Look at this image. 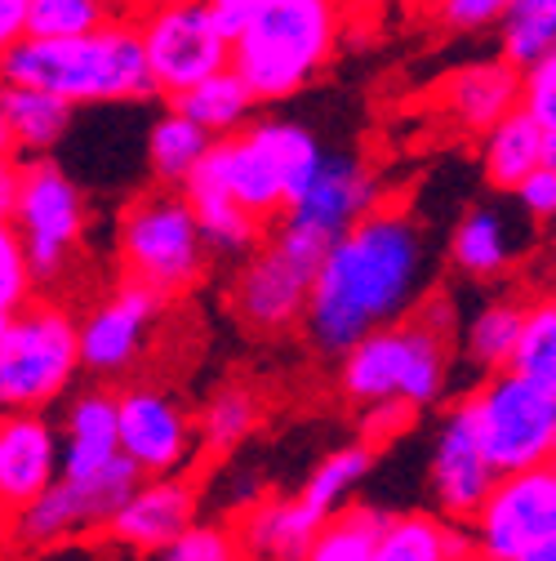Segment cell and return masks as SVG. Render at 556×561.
<instances>
[{
    "label": "cell",
    "instance_id": "cell-1",
    "mask_svg": "<svg viewBox=\"0 0 556 561\" xmlns=\"http://www.w3.org/2000/svg\"><path fill=\"white\" fill-rule=\"evenodd\" d=\"M424 276L428 241L419 219L405 205L379 201L321 254L299 325L321 357H343L370 330L409 317L424 299Z\"/></svg>",
    "mask_w": 556,
    "mask_h": 561
},
{
    "label": "cell",
    "instance_id": "cell-2",
    "mask_svg": "<svg viewBox=\"0 0 556 561\" xmlns=\"http://www.w3.org/2000/svg\"><path fill=\"white\" fill-rule=\"evenodd\" d=\"M0 81L40 85L72 107L134 103L157 94L138 27L120 14L81 36H23L0 62Z\"/></svg>",
    "mask_w": 556,
    "mask_h": 561
},
{
    "label": "cell",
    "instance_id": "cell-3",
    "mask_svg": "<svg viewBox=\"0 0 556 561\" xmlns=\"http://www.w3.org/2000/svg\"><path fill=\"white\" fill-rule=\"evenodd\" d=\"M450 343H454V308L450 299L414 304L409 317L370 330L338 357V388L352 405L366 401H409L424 410L441 401L450 375Z\"/></svg>",
    "mask_w": 556,
    "mask_h": 561
},
{
    "label": "cell",
    "instance_id": "cell-4",
    "mask_svg": "<svg viewBox=\"0 0 556 561\" xmlns=\"http://www.w3.org/2000/svg\"><path fill=\"white\" fill-rule=\"evenodd\" d=\"M343 0H254V14L232 41V67L258 103L308 90L338 49Z\"/></svg>",
    "mask_w": 556,
    "mask_h": 561
},
{
    "label": "cell",
    "instance_id": "cell-5",
    "mask_svg": "<svg viewBox=\"0 0 556 561\" xmlns=\"http://www.w3.org/2000/svg\"><path fill=\"white\" fill-rule=\"evenodd\" d=\"M321 157L325 152L312 129L294 121H254L215 138V148L196 170H205L241 209L267 224L308 187Z\"/></svg>",
    "mask_w": 556,
    "mask_h": 561
},
{
    "label": "cell",
    "instance_id": "cell-6",
    "mask_svg": "<svg viewBox=\"0 0 556 561\" xmlns=\"http://www.w3.org/2000/svg\"><path fill=\"white\" fill-rule=\"evenodd\" d=\"M81 370V330L62 304L27 299L0 330V414L49 410Z\"/></svg>",
    "mask_w": 556,
    "mask_h": 561
},
{
    "label": "cell",
    "instance_id": "cell-7",
    "mask_svg": "<svg viewBox=\"0 0 556 561\" xmlns=\"http://www.w3.org/2000/svg\"><path fill=\"white\" fill-rule=\"evenodd\" d=\"M472 419L480 450L499 472L556 459V392L521 370H490L480 388L459 401Z\"/></svg>",
    "mask_w": 556,
    "mask_h": 561
},
{
    "label": "cell",
    "instance_id": "cell-8",
    "mask_svg": "<svg viewBox=\"0 0 556 561\" xmlns=\"http://www.w3.org/2000/svg\"><path fill=\"white\" fill-rule=\"evenodd\" d=\"M116 254H120L125 276L148 280L152 290H161L170 299V295L192 290L205 276V254H210V245H205V237L196 228L187 196L148 192L120 215Z\"/></svg>",
    "mask_w": 556,
    "mask_h": 561
},
{
    "label": "cell",
    "instance_id": "cell-9",
    "mask_svg": "<svg viewBox=\"0 0 556 561\" xmlns=\"http://www.w3.org/2000/svg\"><path fill=\"white\" fill-rule=\"evenodd\" d=\"M138 472L125 455H112L103 468L94 472H58V481L32 504H23L19 513L0 517V530H5V543L10 548H58L67 539H81V535H94V530H107L112 513L125 504V495L138 485Z\"/></svg>",
    "mask_w": 556,
    "mask_h": 561
},
{
    "label": "cell",
    "instance_id": "cell-10",
    "mask_svg": "<svg viewBox=\"0 0 556 561\" xmlns=\"http://www.w3.org/2000/svg\"><path fill=\"white\" fill-rule=\"evenodd\" d=\"M379 201L383 187L357 157H321L308 187L276 215L281 224H276L271 241L303 259L308 267H316L321 254L334 245V237H343Z\"/></svg>",
    "mask_w": 556,
    "mask_h": 561
},
{
    "label": "cell",
    "instance_id": "cell-11",
    "mask_svg": "<svg viewBox=\"0 0 556 561\" xmlns=\"http://www.w3.org/2000/svg\"><path fill=\"white\" fill-rule=\"evenodd\" d=\"M10 224L19 228V241H23V254H27L36 286H49V280H58L62 267L72 263V254L85 237L81 187L67 179L49 157H36V161L19 165Z\"/></svg>",
    "mask_w": 556,
    "mask_h": 561
},
{
    "label": "cell",
    "instance_id": "cell-12",
    "mask_svg": "<svg viewBox=\"0 0 556 561\" xmlns=\"http://www.w3.org/2000/svg\"><path fill=\"white\" fill-rule=\"evenodd\" d=\"M157 94L174 99L187 85L232 62V41L215 27L205 0H152L134 19Z\"/></svg>",
    "mask_w": 556,
    "mask_h": 561
},
{
    "label": "cell",
    "instance_id": "cell-13",
    "mask_svg": "<svg viewBox=\"0 0 556 561\" xmlns=\"http://www.w3.org/2000/svg\"><path fill=\"white\" fill-rule=\"evenodd\" d=\"M472 539L480 557L495 561H538L547 539H556V472L552 463L499 472L490 495L472 513Z\"/></svg>",
    "mask_w": 556,
    "mask_h": 561
},
{
    "label": "cell",
    "instance_id": "cell-14",
    "mask_svg": "<svg viewBox=\"0 0 556 561\" xmlns=\"http://www.w3.org/2000/svg\"><path fill=\"white\" fill-rule=\"evenodd\" d=\"M161 312H165V295L152 290L148 280L125 276L99 308H90L77 321V330H81V370H90L99 379L129 375L138 366V357H143L148 334L161 321Z\"/></svg>",
    "mask_w": 556,
    "mask_h": 561
},
{
    "label": "cell",
    "instance_id": "cell-15",
    "mask_svg": "<svg viewBox=\"0 0 556 561\" xmlns=\"http://www.w3.org/2000/svg\"><path fill=\"white\" fill-rule=\"evenodd\" d=\"M116 424H120V455L143 477L178 472L196 446L187 410L157 383H134L116 392Z\"/></svg>",
    "mask_w": 556,
    "mask_h": 561
},
{
    "label": "cell",
    "instance_id": "cell-16",
    "mask_svg": "<svg viewBox=\"0 0 556 561\" xmlns=\"http://www.w3.org/2000/svg\"><path fill=\"white\" fill-rule=\"evenodd\" d=\"M312 272L316 267H308L290 250L267 241L263 250L250 254V263L236 276L232 312L250 330H258V334H286V330H294L303 321V308H308Z\"/></svg>",
    "mask_w": 556,
    "mask_h": 561
},
{
    "label": "cell",
    "instance_id": "cell-17",
    "mask_svg": "<svg viewBox=\"0 0 556 561\" xmlns=\"http://www.w3.org/2000/svg\"><path fill=\"white\" fill-rule=\"evenodd\" d=\"M200 495L196 485L183 481L178 472H161V477H138V485L125 495V504L112 513L107 535L116 548L129 552H165L192 522H196Z\"/></svg>",
    "mask_w": 556,
    "mask_h": 561
},
{
    "label": "cell",
    "instance_id": "cell-18",
    "mask_svg": "<svg viewBox=\"0 0 556 561\" xmlns=\"http://www.w3.org/2000/svg\"><path fill=\"white\" fill-rule=\"evenodd\" d=\"M495 477H499V468L490 463V455L480 450L467 410L454 405L441 419L437 442H432V463H428V485H432V500H437L441 517L472 522L480 500L490 495Z\"/></svg>",
    "mask_w": 556,
    "mask_h": 561
},
{
    "label": "cell",
    "instance_id": "cell-19",
    "mask_svg": "<svg viewBox=\"0 0 556 561\" xmlns=\"http://www.w3.org/2000/svg\"><path fill=\"white\" fill-rule=\"evenodd\" d=\"M62 472L58 428L45 410H14L0 414V517L32 504Z\"/></svg>",
    "mask_w": 556,
    "mask_h": 561
},
{
    "label": "cell",
    "instance_id": "cell-20",
    "mask_svg": "<svg viewBox=\"0 0 556 561\" xmlns=\"http://www.w3.org/2000/svg\"><path fill=\"white\" fill-rule=\"evenodd\" d=\"M517 94H521V67H512L499 54V58L463 62L459 72H450L441 85V112L459 129L485 134L499 116H508L517 107Z\"/></svg>",
    "mask_w": 556,
    "mask_h": 561
},
{
    "label": "cell",
    "instance_id": "cell-21",
    "mask_svg": "<svg viewBox=\"0 0 556 561\" xmlns=\"http://www.w3.org/2000/svg\"><path fill=\"white\" fill-rule=\"evenodd\" d=\"M58 446H62V472H94L112 455H120V424H116V392L90 388L77 392L58 424Z\"/></svg>",
    "mask_w": 556,
    "mask_h": 561
},
{
    "label": "cell",
    "instance_id": "cell-22",
    "mask_svg": "<svg viewBox=\"0 0 556 561\" xmlns=\"http://www.w3.org/2000/svg\"><path fill=\"white\" fill-rule=\"evenodd\" d=\"M463 557H476L472 526L441 513L387 517L374 552V561H463Z\"/></svg>",
    "mask_w": 556,
    "mask_h": 561
},
{
    "label": "cell",
    "instance_id": "cell-23",
    "mask_svg": "<svg viewBox=\"0 0 556 561\" xmlns=\"http://www.w3.org/2000/svg\"><path fill=\"white\" fill-rule=\"evenodd\" d=\"M0 116L10 125L14 152H32V157H49L54 144H62L67 125H72L77 107L40 90V85H23V81H0Z\"/></svg>",
    "mask_w": 556,
    "mask_h": 561
},
{
    "label": "cell",
    "instance_id": "cell-24",
    "mask_svg": "<svg viewBox=\"0 0 556 561\" xmlns=\"http://www.w3.org/2000/svg\"><path fill=\"white\" fill-rule=\"evenodd\" d=\"M183 196H187V205H192V215H196V228H200L205 245H210L215 254H250V250L258 245L263 224L250 215V209H241L205 170H192V174H187Z\"/></svg>",
    "mask_w": 556,
    "mask_h": 561
},
{
    "label": "cell",
    "instance_id": "cell-25",
    "mask_svg": "<svg viewBox=\"0 0 556 561\" xmlns=\"http://www.w3.org/2000/svg\"><path fill=\"white\" fill-rule=\"evenodd\" d=\"M232 530L241 557H308L321 522H312L299 500H258Z\"/></svg>",
    "mask_w": 556,
    "mask_h": 561
},
{
    "label": "cell",
    "instance_id": "cell-26",
    "mask_svg": "<svg viewBox=\"0 0 556 561\" xmlns=\"http://www.w3.org/2000/svg\"><path fill=\"white\" fill-rule=\"evenodd\" d=\"M183 116H192L196 125H205L215 138H223V134H236L245 121H250V112L258 107V99L250 94V85L241 81V72L228 62V67H219V72H210L205 81H196V85H187L183 94H174L170 99Z\"/></svg>",
    "mask_w": 556,
    "mask_h": 561
},
{
    "label": "cell",
    "instance_id": "cell-27",
    "mask_svg": "<svg viewBox=\"0 0 556 561\" xmlns=\"http://www.w3.org/2000/svg\"><path fill=\"white\" fill-rule=\"evenodd\" d=\"M374 472V446L370 442H352V446H338L334 455H325L316 468H312V477L303 481V490H299V504H303V513L312 517V522H325L329 513H338L347 500L357 495V485L366 481Z\"/></svg>",
    "mask_w": 556,
    "mask_h": 561
},
{
    "label": "cell",
    "instance_id": "cell-28",
    "mask_svg": "<svg viewBox=\"0 0 556 561\" xmlns=\"http://www.w3.org/2000/svg\"><path fill=\"white\" fill-rule=\"evenodd\" d=\"M512 254H517V241L499 209H472L450 237V263L472 280H490L508 272Z\"/></svg>",
    "mask_w": 556,
    "mask_h": 561
},
{
    "label": "cell",
    "instance_id": "cell-29",
    "mask_svg": "<svg viewBox=\"0 0 556 561\" xmlns=\"http://www.w3.org/2000/svg\"><path fill=\"white\" fill-rule=\"evenodd\" d=\"M538 152H543V129L521 107H512L508 116H499L490 129H485V152H480L485 179L503 192H512L538 165Z\"/></svg>",
    "mask_w": 556,
    "mask_h": 561
},
{
    "label": "cell",
    "instance_id": "cell-30",
    "mask_svg": "<svg viewBox=\"0 0 556 561\" xmlns=\"http://www.w3.org/2000/svg\"><path fill=\"white\" fill-rule=\"evenodd\" d=\"M210 148H215V134L174 107L148 134V165H152V174L165 187H183L187 174L205 161V152H210Z\"/></svg>",
    "mask_w": 556,
    "mask_h": 561
},
{
    "label": "cell",
    "instance_id": "cell-31",
    "mask_svg": "<svg viewBox=\"0 0 556 561\" xmlns=\"http://www.w3.org/2000/svg\"><path fill=\"white\" fill-rule=\"evenodd\" d=\"M521 325H525V304L512 299H495L476 308V317L463 330V353L472 366H480L485 375L490 370H508L517 357V343H521Z\"/></svg>",
    "mask_w": 556,
    "mask_h": 561
},
{
    "label": "cell",
    "instance_id": "cell-32",
    "mask_svg": "<svg viewBox=\"0 0 556 561\" xmlns=\"http://www.w3.org/2000/svg\"><path fill=\"white\" fill-rule=\"evenodd\" d=\"M383 522H387V513L347 500L338 513H329L321 522L308 557H316V561H374Z\"/></svg>",
    "mask_w": 556,
    "mask_h": 561
},
{
    "label": "cell",
    "instance_id": "cell-33",
    "mask_svg": "<svg viewBox=\"0 0 556 561\" xmlns=\"http://www.w3.org/2000/svg\"><path fill=\"white\" fill-rule=\"evenodd\" d=\"M495 27H499V54L525 72L530 62L556 49V0H512Z\"/></svg>",
    "mask_w": 556,
    "mask_h": 561
},
{
    "label": "cell",
    "instance_id": "cell-34",
    "mask_svg": "<svg viewBox=\"0 0 556 561\" xmlns=\"http://www.w3.org/2000/svg\"><path fill=\"white\" fill-rule=\"evenodd\" d=\"M258 428V397L241 383L219 388L196 419V442L205 455H232Z\"/></svg>",
    "mask_w": 556,
    "mask_h": 561
},
{
    "label": "cell",
    "instance_id": "cell-35",
    "mask_svg": "<svg viewBox=\"0 0 556 561\" xmlns=\"http://www.w3.org/2000/svg\"><path fill=\"white\" fill-rule=\"evenodd\" d=\"M512 370H521L534 383L556 392V295L534 304V308H525V325H521Z\"/></svg>",
    "mask_w": 556,
    "mask_h": 561
},
{
    "label": "cell",
    "instance_id": "cell-36",
    "mask_svg": "<svg viewBox=\"0 0 556 561\" xmlns=\"http://www.w3.org/2000/svg\"><path fill=\"white\" fill-rule=\"evenodd\" d=\"M116 19V0H27V36H81Z\"/></svg>",
    "mask_w": 556,
    "mask_h": 561
},
{
    "label": "cell",
    "instance_id": "cell-37",
    "mask_svg": "<svg viewBox=\"0 0 556 561\" xmlns=\"http://www.w3.org/2000/svg\"><path fill=\"white\" fill-rule=\"evenodd\" d=\"M36 290V276L27 267L19 228L10 219H0V317H14Z\"/></svg>",
    "mask_w": 556,
    "mask_h": 561
},
{
    "label": "cell",
    "instance_id": "cell-38",
    "mask_svg": "<svg viewBox=\"0 0 556 561\" xmlns=\"http://www.w3.org/2000/svg\"><path fill=\"white\" fill-rule=\"evenodd\" d=\"M161 557H170V561H228V557H241V543H236V530L232 526L192 522Z\"/></svg>",
    "mask_w": 556,
    "mask_h": 561
},
{
    "label": "cell",
    "instance_id": "cell-39",
    "mask_svg": "<svg viewBox=\"0 0 556 561\" xmlns=\"http://www.w3.org/2000/svg\"><path fill=\"white\" fill-rule=\"evenodd\" d=\"M517 107H521L538 129H556V49L543 54L538 62H530L525 72H521Z\"/></svg>",
    "mask_w": 556,
    "mask_h": 561
},
{
    "label": "cell",
    "instance_id": "cell-40",
    "mask_svg": "<svg viewBox=\"0 0 556 561\" xmlns=\"http://www.w3.org/2000/svg\"><path fill=\"white\" fill-rule=\"evenodd\" d=\"M419 414L409 401H396V397H383V401H366L361 405V442H370L374 450L383 442H392L401 428H409V419Z\"/></svg>",
    "mask_w": 556,
    "mask_h": 561
},
{
    "label": "cell",
    "instance_id": "cell-41",
    "mask_svg": "<svg viewBox=\"0 0 556 561\" xmlns=\"http://www.w3.org/2000/svg\"><path fill=\"white\" fill-rule=\"evenodd\" d=\"M512 0H437V14L450 32H485L503 19Z\"/></svg>",
    "mask_w": 556,
    "mask_h": 561
},
{
    "label": "cell",
    "instance_id": "cell-42",
    "mask_svg": "<svg viewBox=\"0 0 556 561\" xmlns=\"http://www.w3.org/2000/svg\"><path fill=\"white\" fill-rule=\"evenodd\" d=\"M517 201H521V209L530 219H556V170L552 165H534L517 187Z\"/></svg>",
    "mask_w": 556,
    "mask_h": 561
},
{
    "label": "cell",
    "instance_id": "cell-43",
    "mask_svg": "<svg viewBox=\"0 0 556 561\" xmlns=\"http://www.w3.org/2000/svg\"><path fill=\"white\" fill-rule=\"evenodd\" d=\"M205 10H210L215 27H219L228 41H236L241 27H245L250 14H254V0H205Z\"/></svg>",
    "mask_w": 556,
    "mask_h": 561
},
{
    "label": "cell",
    "instance_id": "cell-44",
    "mask_svg": "<svg viewBox=\"0 0 556 561\" xmlns=\"http://www.w3.org/2000/svg\"><path fill=\"white\" fill-rule=\"evenodd\" d=\"M27 36V0H0V62Z\"/></svg>",
    "mask_w": 556,
    "mask_h": 561
},
{
    "label": "cell",
    "instance_id": "cell-45",
    "mask_svg": "<svg viewBox=\"0 0 556 561\" xmlns=\"http://www.w3.org/2000/svg\"><path fill=\"white\" fill-rule=\"evenodd\" d=\"M14 187H19V165L10 157V161H0V219L14 215Z\"/></svg>",
    "mask_w": 556,
    "mask_h": 561
},
{
    "label": "cell",
    "instance_id": "cell-46",
    "mask_svg": "<svg viewBox=\"0 0 556 561\" xmlns=\"http://www.w3.org/2000/svg\"><path fill=\"white\" fill-rule=\"evenodd\" d=\"M538 165H552V170H556V129H543V152H538Z\"/></svg>",
    "mask_w": 556,
    "mask_h": 561
},
{
    "label": "cell",
    "instance_id": "cell-47",
    "mask_svg": "<svg viewBox=\"0 0 556 561\" xmlns=\"http://www.w3.org/2000/svg\"><path fill=\"white\" fill-rule=\"evenodd\" d=\"M10 157H14V138H10L5 116H0V161H10Z\"/></svg>",
    "mask_w": 556,
    "mask_h": 561
},
{
    "label": "cell",
    "instance_id": "cell-48",
    "mask_svg": "<svg viewBox=\"0 0 556 561\" xmlns=\"http://www.w3.org/2000/svg\"><path fill=\"white\" fill-rule=\"evenodd\" d=\"M5 321H10V317H0V330H5Z\"/></svg>",
    "mask_w": 556,
    "mask_h": 561
},
{
    "label": "cell",
    "instance_id": "cell-49",
    "mask_svg": "<svg viewBox=\"0 0 556 561\" xmlns=\"http://www.w3.org/2000/svg\"><path fill=\"white\" fill-rule=\"evenodd\" d=\"M552 472H556V459H552Z\"/></svg>",
    "mask_w": 556,
    "mask_h": 561
},
{
    "label": "cell",
    "instance_id": "cell-50",
    "mask_svg": "<svg viewBox=\"0 0 556 561\" xmlns=\"http://www.w3.org/2000/svg\"><path fill=\"white\" fill-rule=\"evenodd\" d=\"M428 5H437V0H428Z\"/></svg>",
    "mask_w": 556,
    "mask_h": 561
},
{
    "label": "cell",
    "instance_id": "cell-51",
    "mask_svg": "<svg viewBox=\"0 0 556 561\" xmlns=\"http://www.w3.org/2000/svg\"><path fill=\"white\" fill-rule=\"evenodd\" d=\"M0 539H5V530H0Z\"/></svg>",
    "mask_w": 556,
    "mask_h": 561
}]
</instances>
